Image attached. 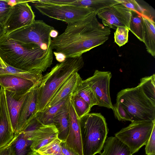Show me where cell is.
<instances>
[{
  "label": "cell",
  "instance_id": "cell-7",
  "mask_svg": "<svg viewBox=\"0 0 155 155\" xmlns=\"http://www.w3.org/2000/svg\"><path fill=\"white\" fill-rule=\"evenodd\" d=\"M155 125V120L131 122L115 134L116 137L130 148L133 154L145 145Z\"/></svg>",
  "mask_w": 155,
  "mask_h": 155
},
{
  "label": "cell",
  "instance_id": "cell-35",
  "mask_svg": "<svg viewBox=\"0 0 155 155\" xmlns=\"http://www.w3.org/2000/svg\"><path fill=\"white\" fill-rule=\"evenodd\" d=\"M62 152L64 155H79L72 149L68 147L65 141H62L61 143Z\"/></svg>",
  "mask_w": 155,
  "mask_h": 155
},
{
  "label": "cell",
  "instance_id": "cell-20",
  "mask_svg": "<svg viewBox=\"0 0 155 155\" xmlns=\"http://www.w3.org/2000/svg\"><path fill=\"white\" fill-rule=\"evenodd\" d=\"M104 151L101 155H132L129 147L116 137H110L105 141Z\"/></svg>",
  "mask_w": 155,
  "mask_h": 155
},
{
  "label": "cell",
  "instance_id": "cell-31",
  "mask_svg": "<svg viewBox=\"0 0 155 155\" xmlns=\"http://www.w3.org/2000/svg\"><path fill=\"white\" fill-rule=\"evenodd\" d=\"M12 6L8 0H0V24L4 25L9 15Z\"/></svg>",
  "mask_w": 155,
  "mask_h": 155
},
{
  "label": "cell",
  "instance_id": "cell-38",
  "mask_svg": "<svg viewBox=\"0 0 155 155\" xmlns=\"http://www.w3.org/2000/svg\"><path fill=\"white\" fill-rule=\"evenodd\" d=\"M58 32L54 29L52 30L50 33V36L53 38L57 37L58 36Z\"/></svg>",
  "mask_w": 155,
  "mask_h": 155
},
{
  "label": "cell",
  "instance_id": "cell-1",
  "mask_svg": "<svg viewBox=\"0 0 155 155\" xmlns=\"http://www.w3.org/2000/svg\"><path fill=\"white\" fill-rule=\"evenodd\" d=\"M92 12L84 18L67 24L64 32L51 40L50 47L66 58L82 56L109 39L110 28L101 24Z\"/></svg>",
  "mask_w": 155,
  "mask_h": 155
},
{
  "label": "cell",
  "instance_id": "cell-6",
  "mask_svg": "<svg viewBox=\"0 0 155 155\" xmlns=\"http://www.w3.org/2000/svg\"><path fill=\"white\" fill-rule=\"evenodd\" d=\"M54 28L42 20H35L30 25L5 34L9 38L20 43L36 45L47 51L51 49V31Z\"/></svg>",
  "mask_w": 155,
  "mask_h": 155
},
{
  "label": "cell",
  "instance_id": "cell-19",
  "mask_svg": "<svg viewBox=\"0 0 155 155\" xmlns=\"http://www.w3.org/2000/svg\"><path fill=\"white\" fill-rule=\"evenodd\" d=\"M69 99L65 106L56 115L53 119V124L58 132L57 138L62 141L65 142L69 133V118L68 104Z\"/></svg>",
  "mask_w": 155,
  "mask_h": 155
},
{
  "label": "cell",
  "instance_id": "cell-15",
  "mask_svg": "<svg viewBox=\"0 0 155 155\" xmlns=\"http://www.w3.org/2000/svg\"><path fill=\"white\" fill-rule=\"evenodd\" d=\"M15 135L9 114L5 90L0 89V148L12 140Z\"/></svg>",
  "mask_w": 155,
  "mask_h": 155
},
{
  "label": "cell",
  "instance_id": "cell-41",
  "mask_svg": "<svg viewBox=\"0 0 155 155\" xmlns=\"http://www.w3.org/2000/svg\"><path fill=\"white\" fill-rule=\"evenodd\" d=\"M29 155H41L37 151H33Z\"/></svg>",
  "mask_w": 155,
  "mask_h": 155
},
{
  "label": "cell",
  "instance_id": "cell-25",
  "mask_svg": "<svg viewBox=\"0 0 155 155\" xmlns=\"http://www.w3.org/2000/svg\"><path fill=\"white\" fill-rule=\"evenodd\" d=\"M73 94L77 95L86 101L91 108L98 105V102L93 90L82 80Z\"/></svg>",
  "mask_w": 155,
  "mask_h": 155
},
{
  "label": "cell",
  "instance_id": "cell-39",
  "mask_svg": "<svg viewBox=\"0 0 155 155\" xmlns=\"http://www.w3.org/2000/svg\"><path fill=\"white\" fill-rule=\"evenodd\" d=\"M6 34V32L3 25L0 24V39Z\"/></svg>",
  "mask_w": 155,
  "mask_h": 155
},
{
  "label": "cell",
  "instance_id": "cell-4",
  "mask_svg": "<svg viewBox=\"0 0 155 155\" xmlns=\"http://www.w3.org/2000/svg\"><path fill=\"white\" fill-rule=\"evenodd\" d=\"M80 122L83 155L100 153L108 131L105 117L101 113H89Z\"/></svg>",
  "mask_w": 155,
  "mask_h": 155
},
{
  "label": "cell",
  "instance_id": "cell-30",
  "mask_svg": "<svg viewBox=\"0 0 155 155\" xmlns=\"http://www.w3.org/2000/svg\"><path fill=\"white\" fill-rule=\"evenodd\" d=\"M129 30L124 27L117 28L114 32V42L120 47L127 43L128 40Z\"/></svg>",
  "mask_w": 155,
  "mask_h": 155
},
{
  "label": "cell",
  "instance_id": "cell-5",
  "mask_svg": "<svg viewBox=\"0 0 155 155\" xmlns=\"http://www.w3.org/2000/svg\"><path fill=\"white\" fill-rule=\"evenodd\" d=\"M116 100L121 105L131 122L155 120V104L138 86L121 90Z\"/></svg>",
  "mask_w": 155,
  "mask_h": 155
},
{
  "label": "cell",
  "instance_id": "cell-3",
  "mask_svg": "<svg viewBox=\"0 0 155 155\" xmlns=\"http://www.w3.org/2000/svg\"><path fill=\"white\" fill-rule=\"evenodd\" d=\"M84 65L82 56L67 58L43 76L38 86L37 113L44 110L63 84Z\"/></svg>",
  "mask_w": 155,
  "mask_h": 155
},
{
  "label": "cell",
  "instance_id": "cell-11",
  "mask_svg": "<svg viewBox=\"0 0 155 155\" xmlns=\"http://www.w3.org/2000/svg\"><path fill=\"white\" fill-rule=\"evenodd\" d=\"M29 2L30 1L25 0L12 6L4 25L6 34L30 25L35 20V15Z\"/></svg>",
  "mask_w": 155,
  "mask_h": 155
},
{
  "label": "cell",
  "instance_id": "cell-29",
  "mask_svg": "<svg viewBox=\"0 0 155 155\" xmlns=\"http://www.w3.org/2000/svg\"><path fill=\"white\" fill-rule=\"evenodd\" d=\"M61 142L57 138L40 147L37 152L41 155H64L61 149Z\"/></svg>",
  "mask_w": 155,
  "mask_h": 155
},
{
  "label": "cell",
  "instance_id": "cell-9",
  "mask_svg": "<svg viewBox=\"0 0 155 155\" xmlns=\"http://www.w3.org/2000/svg\"><path fill=\"white\" fill-rule=\"evenodd\" d=\"M21 131H24L31 140V149L35 151L57 138L58 133L54 125L42 124L36 117Z\"/></svg>",
  "mask_w": 155,
  "mask_h": 155
},
{
  "label": "cell",
  "instance_id": "cell-14",
  "mask_svg": "<svg viewBox=\"0 0 155 155\" xmlns=\"http://www.w3.org/2000/svg\"><path fill=\"white\" fill-rule=\"evenodd\" d=\"M71 96L68 104L69 118V131L65 142L68 147L79 155H83L80 119L75 111L71 101Z\"/></svg>",
  "mask_w": 155,
  "mask_h": 155
},
{
  "label": "cell",
  "instance_id": "cell-18",
  "mask_svg": "<svg viewBox=\"0 0 155 155\" xmlns=\"http://www.w3.org/2000/svg\"><path fill=\"white\" fill-rule=\"evenodd\" d=\"M28 92L24 94L19 95L5 90L8 111L14 133L16 130L21 107Z\"/></svg>",
  "mask_w": 155,
  "mask_h": 155
},
{
  "label": "cell",
  "instance_id": "cell-40",
  "mask_svg": "<svg viewBox=\"0 0 155 155\" xmlns=\"http://www.w3.org/2000/svg\"><path fill=\"white\" fill-rule=\"evenodd\" d=\"M7 65L0 57V68H4L6 67Z\"/></svg>",
  "mask_w": 155,
  "mask_h": 155
},
{
  "label": "cell",
  "instance_id": "cell-37",
  "mask_svg": "<svg viewBox=\"0 0 155 155\" xmlns=\"http://www.w3.org/2000/svg\"><path fill=\"white\" fill-rule=\"evenodd\" d=\"M53 54L55 56L56 60L60 63L64 62L67 58L65 55L61 52L54 51Z\"/></svg>",
  "mask_w": 155,
  "mask_h": 155
},
{
  "label": "cell",
  "instance_id": "cell-28",
  "mask_svg": "<svg viewBox=\"0 0 155 155\" xmlns=\"http://www.w3.org/2000/svg\"><path fill=\"white\" fill-rule=\"evenodd\" d=\"M71 99L76 113L79 119L89 113L91 108L82 98L72 94L71 96Z\"/></svg>",
  "mask_w": 155,
  "mask_h": 155
},
{
  "label": "cell",
  "instance_id": "cell-2",
  "mask_svg": "<svg viewBox=\"0 0 155 155\" xmlns=\"http://www.w3.org/2000/svg\"><path fill=\"white\" fill-rule=\"evenodd\" d=\"M0 57L5 64L26 71H45L52 64L53 50L20 43L5 35L0 39Z\"/></svg>",
  "mask_w": 155,
  "mask_h": 155
},
{
  "label": "cell",
  "instance_id": "cell-12",
  "mask_svg": "<svg viewBox=\"0 0 155 155\" xmlns=\"http://www.w3.org/2000/svg\"><path fill=\"white\" fill-rule=\"evenodd\" d=\"M104 26L116 30L119 27L129 29L131 10L120 4L104 9L97 14Z\"/></svg>",
  "mask_w": 155,
  "mask_h": 155
},
{
  "label": "cell",
  "instance_id": "cell-32",
  "mask_svg": "<svg viewBox=\"0 0 155 155\" xmlns=\"http://www.w3.org/2000/svg\"><path fill=\"white\" fill-rule=\"evenodd\" d=\"M120 4L131 11H134L142 15H144V9L134 0H119Z\"/></svg>",
  "mask_w": 155,
  "mask_h": 155
},
{
  "label": "cell",
  "instance_id": "cell-24",
  "mask_svg": "<svg viewBox=\"0 0 155 155\" xmlns=\"http://www.w3.org/2000/svg\"><path fill=\"white\" fill-rule=\"evenodd\" d=\"M71 96L50 108L37 113L36 117L42 124H53L54 117L65 106Z\"/></svg>",
  "mask_w": 155,
  "mask_h": 155
},
{
  "label": "cell",
  "instance_id": "cell-33",
  "mask_svg": "<svg viewBox=\"0 0 155 155\" xmlns=\"http://www.w3.org/2000/svg\"><path fill=\"white\" fill-rule=\"evenodd\" d=\"M113 106V110L114 116L119 121H130V120L121 105L118 102Z\"/></svg>",
  "mask_w": 155,
  "mask_h": 155
},
{
  "label": "cell",
  "instance_id": "cell-17",
  "mask_svg": "<svg viewBox=\"0 0 155 155\" xmlns=\"http://www.w3.org/2000/svg\"><path fill=\"white\" fill-rule=\"evenodd\" d=\"M82 80L78 72L73 74L60 87L44 110L70 97Z\"/></svg>",
  "mask_w": 155,
  "mask_h": 155
},
{
  "label": "cell",
  "instance_id": "cell-27",
  "mask_svg": "<svg viewBox=\"0 0 155 155\" xmlns=\"http://www.w3.org/2000/svg\"><path fill=\"white\" fill-rule=\"evenodd\" d=\"M137 86L145 96L155 104V74L142 78Z\"/></svg>",
  "mask_w": 155,
  "mask_h": 155
},
{
  "label": "cell",
  "instance_id": "cell-23",
  "mask_svg": "<svg viewBox=\"0 0 155 155\" xmlns=\"http://www.w3.org/2000/svg\"><path fill=\"white\" fill-rule=\"evenodd\" d=\"M6 65L5 68H0V76L4 74L16 76L30 80L34 84H39L43 76L42 72L41 71H26L9 65Z\"/></svg>",
  "mask_w": 155,
  "mask_h": 155
},
{
  "label": "cell",
  "instance_id": "cell-21",
  "mask_svg": "<svg viewBox=\"0 0 155 155\" xmlns=\"http://www.w3.org/2000/svg\"><path fill=\"white\" fill-rule=\"evenodd\" d=\"M31 144V140L23 131L15 134L12 140V155H29L33 151Z\"/></svg>",
  "mask_w": 155,
  "mask_h": 155
},
{
  "label": "cell",
  "instance_id": "cell-8",
  "mask_svg": "<svg viewBox=\"0 0 155 155\" xmlns=\"http://www.w3.org/2000/svg\"><path fill=\"white\" fill-rule=\"evenodd\" d=\"M30 2L42 14L63 21L67 24L80 20L93 12L85 8L74 6L42 4L35 0L30 1Z\"/></svg>",
  "mask_w": 155,
  "mask_h": 155
},
{
  "label": "cell",
  "instance_id": "cell-16",
  "mask_svg": "<svg viewBox=\"0 0 155 155\" xmlns=\"http://www.w3.org/2000/svg\"><path fill=\"white\" fill-rule=\"evenodd\" d=\"M35 84L31 81L10 74L0 76V86L5 90L21 95L28 92Z\"/></svg>",
  "mask_w": 155,
  "mask_h": 155
},
{
  "label": "cell",
  "instance_id": "cell-10",
  "mask_svg": "<svg viewBox=\"0 0 155 155\" xmlns=\"http://www.w3.org/2000/svg\"><path fill=\"white\" fill-rule=\"evenodd\" d=\"M110 71L96 70L93 75L84 81L94 91L98 102V106L113 110L110 92Z\"/></svg>",
  "mask_w": 155,
  "mask_h": 155
},
{
  "label": "cell",
  "instance_id": "cell-34",
  "mask_svg": "<svg viewBox=\"0 0 155 155\" xmlns=\"http://www.w3.org/2000/svg\"><path fill=\"white\" fill-rule=\"evenodd\" d=\"M145 152L147 155H155V125L150 136L145 145Z\"/></svg>",
  "mask_w": 155,
  "mask_h": 155
},
{
  "label": "cell",
  "instance_id": "cell-22",
  "mask_svg": "<svg viewBox=\"0 0 155 155\" xmlns=\"http://www.w3.org/2000/svg\"><path fill=\"white\" fill-rule=\"evenodd\" d=\"M144 25L143 41L147 51L152 56H155V23L145 15H142Z\"/></svg>",
  "mask_w": 155,
  "mask_h": 155
},
{
  "label": "cell",
  "instance_id": "cell-26",
  "mask_svg": "<svg viewBox=\"0 0 155 155\" xmlns=\"http://www.w3.org/2000/svg\"><path fill=\"white\" fill-rule=\"evenodd\" d=\"M129 24L130 30L140 41H143L144 25L142 15L131 11Z\"/></svg>",
  "mask_w": 155,
  "mask_h": 155
},
{
  "label": "cell",
  "instance_id": "cell-13",
  "mask_svg": "<svg viewBox=\"0 0 155 155\" xmlns=\"http://www.w3.org/2000/svg\"><path fill=\"white\" fill-rule=\"evenodd\" d=\"M39 84H35L29 91L23 102L19 114L15 134L22 131L35 117Z\"/></svg>",
  "mask_w": 155,
  "mask_h": 155
},
{
  "label": "cell",
  "instance_id": "cell-36",
  "mask_svg": "<svg viewBox=\"0 0 155 155\" xmlns=\"http://www.w3.org/2000/svg\"><path fill=\"white\" fill-rule=\"evenodd\" d=\"M12 140L7 144L0 148V155H12Z\"/></svg>",
  "mask_w": 155,
  "mask_h": 155
}]
</instances>
